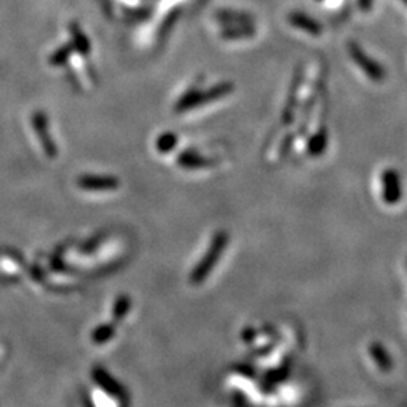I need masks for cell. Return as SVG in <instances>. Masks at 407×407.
Segmentation results:
<instances>
[{"instance_id": "7a4b0ae2", "label": "cell", "mask_w": 407, "mask_h": 407, "mask_svg": "<svg viewBox=\"0 0 407 407\" xmlns=\"http://www.w3.org/2000/svg\"><path fill=\"white\" fill-rule=\"evenodd\" d=\"M290 21H292V25H294L296 28L304 29L305 32H308L311 35H320V32H321V26L319 25V23L314 21L308 16L292 14L290 16Z\"/></svg>"}, {"instance_id": "277c9868", "label": "cell", "mask_w": 407, "mask_h": 407, "mask_svg": "<svg viewBox=\"0 0 407 407\" xmlns=\"http://www.w3.org/2000/svg\"><path fill=\"white\" fill-rule=\"evenodd\" d=\"M176 136L173 134H166V136H163L161 139H160V149H163V151H166L168 148H171V147H173L176 145Z\"/></svg>"}, {"instance_id": "6da1fadb", "label": "cell", "mask_w": 407, "mask_h": 407, "mask_svg": "<svg viewBox=\"0 0 407 407\" xmlns=\"http://www.w3.org/2000/svg\"><path fill=\"white\" fill-rule=\"evenodd\" d=\"M348 52H350L352 59L359 65V68L362 69V71L374 81H382L383 77H385V71H383V68L376 62L371 59V57L364 53V50L359 47L357 44L352 42L348 45Z\"/></svg>"}, {"instance_id": "8992f818", "label": "cell", "mask_w": 407, "mask_h": 407, "mask_svg": "<svg viewBox=\"0 0 407 407\" xmlns=\"http://www.w3.org/2000/svg\"><path fill=\"white\" fill-rule=\"evenodd\" d=\"M404 2H407V0H404Z\"/></svg>"}, {"instance_id": "5b68a950", "label": "cell", "mask_w": 407, "mask_h": 407, "mask_svg": "<svg viewBox=\"0 0 407 407\" xmlns=\"http://www.w3.org/2000/svg\"><path fill=\"white\" fill-rule=\"evenodd\" d=\"M371 4H373V0H359V5L364 11H368L371 8Z\"/></svg>"}, {"instance_id": "3957f363", "label": "cell", "mask_w": 407, "mask_h": 407, "mask_svg": "<svg viewBox=\"0 0 407 407\" xmlns=\"http://www.w3.org/2000/svg\"><path fill=\"white\" fill-rule=\"evenodd\" d=\"M324 147H326V139H324V136H317V137H314V141L311 142V151L314 154L316 153H321V151L324 149Z\"/></svg>"}]
</instances>
